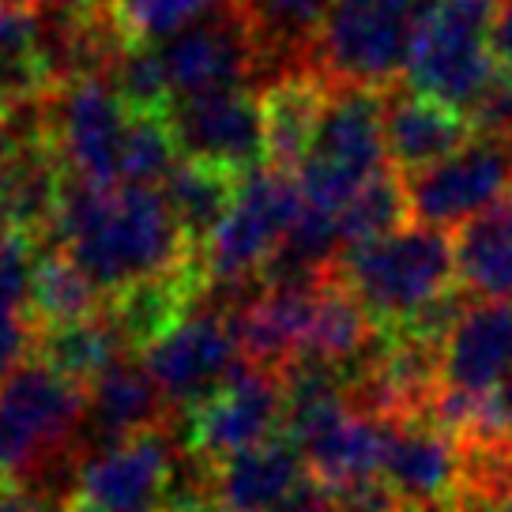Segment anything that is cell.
Wrapping results in <instances>:
<instances>
[{
  "label": "cell",
  "mask_w": 512,
  "mask_h": 512,
  "mask_svg": "<svg viewBox=\"0 0 512 512\" xmlns=\"http://www.w3.org/2000/svg\"><path fill=\"white\" fill-rule=\"evenodd\" d=\"M49 245L72 256L76 268L102 290V298L181 272L196 260L162 189H102L72 177Z\"/></svg>",
  "instance_id": "obj_1"
},
{
  "label": "cell",
  "mask_w": 512,
  "mask_h": 512,
  "mask_svg": "<svg viewBox=\"0 0 512 512\" xmlns=\"http://www.w3.org/2000/svg\"><path fill=\"white\" fill-rule=\"evenodd\" d=\"M332 275L362 305L377 339L403 332L426 309L460 290L452 238H445V230L418 223L343 249L332 264Z\"/></svg>",
  "instance_id": "obj_2"
},
{
  "label": "cell",
  "mask_w": 512,
  "mask_h": 512,
  "mask_svg": "<svg viewBox=\"0 0 512 512\" xmlns=\"http://www.w3.org/2000/svg\"><path fill=\"white\" fill-rule=\"evenodd\" d=\"M490 0H418L403 87L467 113L497 72Z\"/></svg>",
  "instance_id": "obj_3"
},
{
  "label": "cell",
  "mask_w": 512,
  "mask_h": 512,
  "mask_svg": "<svg viewBox=\"0 0 512 512\" xmlns=\"http://www.w3.org/2000/svg\"><path fill=\"white\" fill-rule=\"evenodd\" d=\"M381 117L384 91L332 83L313 147L294 174L305 208L328 211L339 219V211L347 208L373 177L388 174Z\"/></svg>",
  "instance_id": "obj_4"
},
{
  "label": "cell",
  "mask_w": 512,
  "mask_h": 512,
  "mask_svg": "<svg viewBox=\"0 0 512 512\" xmlns=\"http://www.w3.org/2000/svg\"><path fill=\"white\" fill-rule=\"evenodd\" d=\"M87 422V388L46 362H23L0 377V482L46 475Z\"/></svg>",
  "instance_id": "obj_5"
},
{
  "label": "cell",
  "mask_w": 512,
  "mask_h": 512,
  "mask_svg": "<svg viewBox=\"0 0 512 512\" xmlns=\"http://www.w3.org/2000/svg\"><path fill=\"white\" fill-rule=\"evenodd\" d=\"M302 211V192L294 174H283L275 166H260L241 177L238 200L223 226L196 253L204 287L226 290V294H253L268 272L290 226Z\"/></svg>",
  "instance_id": "obj_6"
},
{
  "label": "cell",
  "mask_w": 512,
  "mask_h": 512,
  "mask_svg": "<svg viewBox=\"0 0 512 512\" xmlns=\"http://www.w3.org/2000/svg\"><path fill=\"white\" fill-rule=\"evenodd\" d=\"M418 0H336L313 49V68L339 87L388 91L403 80Z\"/></svg>",
  "instance_id": "obj_7"
},
{
  "label": "cell",
  "mask_w": 512,
  "mask_h": 512,
  "mask_svg": "<svg viewBox=\"0 0 512 512\" xmlns=\"http://www.w3.org/2000/svg\"><path fill=\"white\" fill-rule=\"evenodd\" d=\"M42 132L57 151L64 174L83 185H121L132 110L106 80H72L49 87L42 102Z\"/></svg>",
  "instance_id": "obj_8"
},
{
  "label": "cell",
  "mask_w": 512,
  "mask_h": 512,
  "mask_svg": "<svg viewBox=\"0 0 512 512\" xmlns=\"http://www.w3.org/2000/svg\"><path fill=\"white\" fill-rule=\"evenodd\" d=\"M155 53H159L170 98L234 91L260 80V53H256L253 31L234 0H219L211 12L192 19L189 27L162 38Z\"/></svg>",
  "instance_id": "obj_9"
},
{
  "label": "cell",
  "mask_w": 512,
  "mask_h": 512,
  "mask_svg": "<svg viewBox=\"0 0 512 512\" xmlns=\"http://www.w3.org/2000/svg\"><path fill=\"white\" fill-rule=\"evenodd\" d=\"M162 117H166V128L174 136L177 155L185 162L211 166V170H223L234 177H245L260 166H268L260 95H253L249 87L174 98Z\"/></svg>",
  "instance_id": "obj_10"
},
{
  "label": "cell",
  "mask_w": 512,
  "mask_h": 512,
  "mask_svg": "<svg viewBox=\"0 0 512 512\" xmlns=\"http://www.w3.org/2000/svg\"><path fill=\"white\" fill-rule=\"evenodd\" d=\"M407 192V211L418 226L448 230L471 223L475 215L494 208L497 200L512 192V155L509 144L475 136L464 151L448 155L437 166L400 177Z\"/></svg>",
  "instance_id": "obj_11"
},
{
  "label": "cell",
  "mask_w": 512,
  "mask_h": 512,
  "mask_svg": "<svg viewBox=\"0 0 512 512\" xmlns=\"http://www.w3.org/2000/svg\"><path fill=\"white\" fill-rule=\"evenodd\" d=\"M185 415L189 452L204 467H219L283 433V384L275 373L241 362L219 392Z\"/></svg>",
  "instance_id": "obj_12"
},
{
  "label": "cell",
  "mask_w": 512,
  "mask_h": 512,
  "mask_svg": "<svg viewBox=\"0 0 512 512\" xmlns=\"http://www.w3.org/2000/svg\"><path fill=\"white\" fill-rule=\"evenodd\" d=\"M144 366L170 407L192 411L196 403H204L241 366L238 339H234L226 309H219V305L196 309L170 336H162L155 347H147Z\"/></svg>",
  "instance_id": "obj_13"
},
{
  "label": "cell",
  "mask_w": 512,
  "mask_h": 512,
  "mask_svg": "<svg viewBox=\"0 0 512 512\" xmlns=\"http://www.w3.org/2000/svg\"><path fill=\"white\" fill-rule=\"evenodd\" d=\"M174 441L166 430L102 445L80 467L64 512H136L159 509L166 486L174 479Z\"/></svg>",
  "instance_id": "obj_14"
},
{
  "label": "cell",
  "mask_w": 512,
  "mask_h": 512,
  "mask_svg": "<svg viewBox=\"0 0 512 512\" xmlns=\"http://www.w3.org/2000/svg\"><path fill=\"white\" fill-rule=\"evenodd\" d=\"M460 441L437 430L430 418L388 422L381 479L407 509H448L460 494Z\"/></svg>",
  "instance_id": "obj_15"
},
{
  "label": "cell",
  "mask_w": 512,
  "mask_h": 512,
  "mask_svg": "<svg viewBox=\"0 0 512 512\" xmlns=\"http://www.w3.org/2000/svg\"><path fill=\"white\" fill-rule=\"evenodd\" d=\"M384 155L400 177L418 174L426 166L445 162L448 155L464 151L475 140V128L460 110L437 98H426L411 87L384 91Z\"/></svg>",
  "instance_id": "obj_16"
},
{
  "label": "cell",
  "mask_w": 512,
  "mask_h": 512,
  "mask_svg": "<svg viewBox=\"0 0 512 512\" xmlns=\"http://www.w3.org/2000/svg\"><path fill=\"white\" fill-rule=\"evenodd\" d=\"M512 373V302L464 305L441 351V384L486 396Z\"/></svg>",
  "instance_id": "obj_17"
},
{
  "label": "cell",
  "mask_w": 512,
  "mask_h": 512,
  "mask_svg": "<svg viewBox=\"0 0 512 512\" xmlns=\"http://www.w3.org/2000/svg\"><path fill=\"white\" fill-rule=\"evenodd\" d=\"M328 95H332V83L324 80L317 68L287 72V76L260 87L268 166L283 170V174H298V166H302L309 147H313Z\"/></svg>",
  "instance_id": "obj_18"
},
{
  "label": "cell",
  "mask_w": 512,
  "mask_h": 512,
  "mask_svg": "<svg viewBox=\"0 0 512 512\" xmlns=\"http://www.w3.org/2000/svg\"><path fill=\"white\" fill-rule=\"evenodd\" d=\"M260 53V87L313 68V49L336 0H234Z\"/></svg>",
  "instance_id": "obj_19"
},
{
  "label": "cell",
  "mask_w": 512,
  "mask_h": 512,
  "mask_svg": "<svg viewBox=\"0 0 512 512\" xmlns=\"http://www.w3.org/2000/svg\"><path fill=\"white\" fill-rule=\"evenodd\" d=\"M302 479V452L283 433H275L272 441L249 448L226 464L211 467L219 512H279Z\"/></svg>",
  "instance_id": "obj_20"
},
{
  "label": "cell",
  "mask_w": 512,
  "mask_h": 512,
  "mask_svg": "<svg viewBox=\"0 0 512 512\" xmlns=\"http://www.w3.org/2000/svg\"><path fill=\"white\" fill-rule=\"evenodd\" d=\"M166 415H170V403L162 400L159 384L151 381L144 362L121 358L87 388V426L106 445L162 430Z\"/></svg>",
  "instance_id": "obj_21"
},
{
  "label": "cell",
  "mask_w": 512,
  "mask_h": 512,
  "mask_svg": "<svg viewBox=\"0 0 512 512\" xmlns=\"http://www.w3.org/2000/svg\"><path fill=\"white\" fill-rule=\"evenodd\" d=\"M456 287L479 302H512V192L452 234Z\"/></svg>",
  "instance_id": "obj_22"
},
{
  "label": "cell",
  "mask_w": 512,
  "mask_h": 512,
  "mask_svg": "<svg viewBox=\"0 0 512 512\" xmlns=\"http://www.w3.org/2000/svg\"><path fill=\"white\" fill-rule=\"evenodd\" d=\"M373 347H377V332L362 313V305L328 272L313 298V313H309V328H305L298 358L343 369V373H358V358H366Z\"/></svg>",
  "instance_id": "obj_23"
},
{
  "label": "cell",
  "mask_w": 512,
  "mask_h": 512,
  "mask_svg": "<svg viewBox=\"0 0 512 512\" xmlns=\"http://www.w3.org/2000/svg\"><path fill=\"white\" fill-rule=\"evenodd\" d=\"M34 241L0 230V377L31 362L38 351V320L31 309V275L38 260Z\"/></svg>",
  "instance_id": "obj_24"
},
{
  "label": "cell",
  "mask_w": 512,
  "mask_h": 512,
  "mask_svg": "<svg viewBox=\"0 0 512 512\" xmlns=\"http://www.w3.org/2000/svg\"><path fill=\"white\" fill-rule=\"evenodd\" d=\"M241 177L211 170V166H196V162H177L174 174L162 181V196L174 211L177 226L185 241L192 245V253H200L208 238L223 226L230 215L234 200H238Z\"/></svg>",
  "instance_id": "obj_25"
},
{
  "label": "cell",
  "mask_w": 512,
  "mask_h": 512,
  "mask_svg": "<svg viewBox=\"0 0 512 512\" xmlns=\"http://www.w3.org/2000/svg\"><path fill=\"white\" fill-rule=\"evenodd\" d=\"M102 305H106L102 290L76 268L72 256L64 253V249H57V245L38 249L34 275H31V309L42 332L98 317Z\"/></svg>",
  "instance_id": "obj_26"
},
{
  "label": "cell",
  "mask_w": 512,
  "mask_h": 512,
  "mask_svg": "<svg viewBox=\"0 0 512 512\" xmlns=\"http://www.w3.org/2000/svg\"><path fill=\"white\" fill-rule=\"evenodd\" d=\"M34 358L46 362L49 369H57L68 381H76L80 388H91L106 369L117 366L121 358H128V347L125 339L117 336V328L110 324L106 309H102L91 320L42 332Z\"/></svg>",
  "instance_id": "obj_27"
},
{
  "label": "cell",
  "mask_w": 512,
  "mask_h": 512,
  "mask_svg": "<svg viewBox=\"0 0 512 512\" xmlns=\"http://www.w3.org/2000/svg\"><path fill=\"white\" fill-rule=\"evenodd\" d=\"M46 91L34 12H0V117L31 106Z\"/></svg>",
  "instance_id": "obj_28"
},
{
  "label": "cell",
  "mask_w": 512,
  "mask_h": 512,
  "mask_svg": "<svg viewBox=\"0 0 512 512\" xmlns=\"http://www.w3.org/2000/svg\"><path fill=\"white\" fill-rule=\"evenodd\" d=\"M411 211H407V192H403L400 174L373 177L366 189L354 196L347 208L339 211V238L343 249L351 245H366L384 234H396Z\"/></svg>",
  "instance_id": "obj_29"
},
{
  "label": "cell",
  "mask_w": 512,
  "mask_h": 512,
  "mask_svg": "<svg viewBox=\"0 0 512 512\" xmlns=\"http://www.w3.org/2000/svg\"><path fill=\"white\" fill-rule=\"evenodd\" d=\"M219 0H121V23L132 42L159 46L162 38L189 27L192 19L211 12Z\"/></svg>",
  "instance_id": "obj_30"
},
{
  "label": "cell",
  "mask_w": 512,
  "mask_h": 512,
  "mask_svg": "<svg viewBox=\"0 0 512 512\" xmlns=\"http://www.w3.org/2000/svg\"><path fill=\"white\" fill-rule=\"evenodd\" d=\"M475 136H486V140H501L509 144L512 140V72L497 68L490 83L479 91V98L467 106L464 113Z\"/></svg>",
  "instance_id": "obj_31"
},
{
  "label": "cell",
  "mask_w": 512,
  "mask_h": 512,
  "mask_svg": "<svg viewBox=\"0 0 512 512\" xmlns=\"http://www.w3.org/2000/svg\"><path fill=\"white\" fill-rule=\"evenodd\" d=\"M0 512H64V505L27 482H0Z\"/></svg>",
  "instance_id": "obj_32"
},
{
  "label": "cell",
  "mask_w": 512,
  "mask_h": 512,
  "mask_svg": "<svg viewBox=\"0 0 512 512\" xmlns=\"http://www.w3.org/2000/svg\"><path fill=\"white\" fill-rule=\"evenodd\" d=\"M49 8H57L64 16L76 19H106V16H121V0H42Z\"/></svg>",
  "instance_id": "obj_33"
},
{
  "label": "cell",
  "mask_w": 512,
  "mask_h": 512,
  "mask_svg": "<svg viewBox=\"0 0 512 512\" xmlns=\"http://www.w3.org/2000/svg\"><path fill=\"white\" fill-rule=\"evenodd\" d=\"M490 49H494L497 68L512 72V4L494 12V27H490Z\"/></svg>",
  "instance_id": "obj_34"
},
{
  "label": "cell",
  "mask_w": 512,
  "mask_h": 512,
  "mask_svg": "<svg viewBox=\"0 0 512 512\" xmlns=\"http://www.w3.org/2000/svg\"><path fill=\"white\" fill-rule=\"evenodd\" d=\"M494 411H497V426H501V437L512 445V373L494 388Z\"/></svg>",
  "instance_id": "obj_35"
},
{
  "label": "cell",
  "mask_w": 512,
  "mask_h": 512,
  "mask_svg": "<svg viewBox=\"0 0 512 512\" xmlns=\"http://www.w3.org/2000/svg\"><path fill=\"white\" fill-rule=\"evenodd\" d=\"M16 155V132L8 121H0V196H4V181H8V166Z\"/></svg>",
  "instance_id": "obj_36"
},
{
  "label": "cell",
  "mask_w": 512,
  "mask_h": 512,
  "mask_svg": "<svg viewBox=\"0 0 512 512\" xmlns=\"http://www.w3.org/2000/svg\"><path fill=\"white\" fill-rule=\"evenodd\" d=\"M42 0H0V12H27V8H38Z\"/></svg>",
  "instance_id": "obj_37"
},
{
  "label": "cell",
  "mask_w": 512,
  "mask_h": 512,
  "mask_svg": "<svg viewBox=\"0 0 512 512\" xmlns=\"http://www.w3.org/2000/svg\"><path fill=\"white\" fill-rule=\"evenodd\" d=\"M486 512H512V497L509 501H501V505H494V509H486Z\"/></svg>",
  "instance_id": "obj_38"
},
{
  "label": "cell",
  "mask_w": 512,
  "mask_h": 512,
  "mask_svg": "<svg viewBox=\"0 0 512 512\" xmlns=\"http://www.w3.org/2000/svg\"><path fill=\"white\" fill-rule=\"evenodd\" d=\"M400 512H448V509H400Z\"/></svg>",
  "instance_id": "obj_39"
},
{
  "label": "cell",
  "mask_w": 512,
  "mask_h": 512,
  "mask_svg": "<svg viewBox=\"0 0 512 512\" xmlns=\"http://www.w3.org/2000/svg\"><path fill=\"white\" fill-rule=\"evenodd\" d=\"M490 4H501V8H505V4H512V0H490Z\"/></svg>",
  "instance_id": "obj_40"
},
{
  "label": "cell",
  "mask_w": 512,
  "mask_h": 512,
  "mask_svg": "<svg viewBox=\"0 0 512 512\" xmlns=\"http://www.w3.org/2000/svg\"><path fill=\"white\" fill-rule=\"evenodd\" d=\"M136 512H155V509H136Z\"/></svg>",
  "instance_id": "obj_41"
},
{
  "label": "cell",
  "mask_w": 512,
  "mask_h": 512,
  "mask_svg": "<svg viewBox=\"0 0 512 512\" xmlns=\"http://www.w3.org/2000/svg\"><path fill=\"white\" fill-rule=\"evenodd\" d=\"M0 121H4V117H0Z\"/></svg>",
  "instance_id": "obj_42"
}]
</instances>
